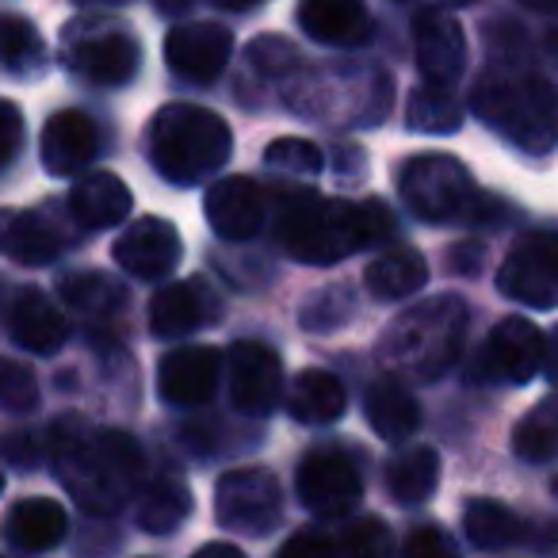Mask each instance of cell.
I'll use <instances>...</instances> for the list:
<instances>
[{
    "mask_svg": "<svg viewBox=\"0 0 558 558\" xmlns=\"http://www.w3.org/2000/svg\"><path fill=\"white\" fill-rule=\"evenodd\" d=\"M222 379V356L207 344H184L172 349L157 367V395L177 410H199L215 398Z\"/></svg>",
    "mask_w": 558,
    "mask_h": 558,
    "instance_id": "14",
    "label": "cell"
},
{
    "mask_svg": "<svg viewBox=\"0 0 558 558\" xmlns=\"http://www.w3.org/2000/svg\"><path fill=\"white\" fill-rule=\"evenodd\" d=\"M395 555V539L390 527L379 517L352 520L344 532V558H390Z\"/></svg>",
    "mask_w": 558,
    "mask_h": 558,
    "instance_id": "38",
    "label": "cell"
},
{
    "mask_svg": "<svg viewBox=\"0 0 558 558\" xmlns=\"http://www.w3.org/2000/svg\"><path fill=\"white\" fill-rule=\"evenodd\" d=\"M367 425L390 444H402L417 433L421 405L398 379H379L367 390Z\"/></svg>",
    "mask_w": 558,
    "mask_h": 558,
    "instance_id": "28",
    "label": "cell"
},
{
    "mask_svg": "<svg viewBox=\"0 0 558 558\" xmlns=\"http://www.w3.org/2000/svg\"><path fill=\"white\" fill-rule=\"evenodd\" d=\"M4 535L16 543L20 550H50L65 539V509L50 497H24L9 509L4 517Z\"/></svg>",
    "mask_w": 558,
    "mask_h": 558,
    "instance_id": "26",
    "label": "cell"
},
{
    "mask_svg": "<svg viewBox=\"0 0 558 558\" xmlns=\"http://www.w3.org/2000/svg\"><path fill=\"white\" fill-rule=\"evenodd\" d=\"M349 405L344 383L322 367H306L288 387V413L299 425H333Z\"/></svg>",
    "mask_w": 558,
    "mask_h": 558,
    "instance_id": "25",
    "label": "cell"
},
{
    "mask_svg": "<svg viewBox=\"0 0 558 558\" xmlns=\"http://www.w3.org/2000/svg\"><path fill=\"white\" fill-rule=\"evenodd\" d=\"M349 314H352V295L344 288H333V291L314 295L311 303L299 311V322H303L306 329H314V333H326V329H333V326H344Z\"/></svg>",
    "mask_w": 558,
    "mask_h": 558,
    "instance_id": "39",
    "label": "cell"
},
{
    "mask_svg": "<svg viewBox=\"0 0 558 558\" xmlns=\"http://www.w3.org/2000/svg\"><path fill=\"white\" fill-rule=\"evenodd\" d=\"M436 482H440V456H436L433 448H425V444L398 451L387 466V489H390V497L402 505L428 501Z\"/></svg>",
    "mask_w": 558,
    "mask_h": 558,
    "instance_id": "29",
    "label": "cell"
},
{
    "mask_svg": "<svg viewBox=\"0 0 558 558\" xmlns=\"http://www.w3.org/2000/svg\"><path fill=\"white\" fill-rule=\"evenodd\" d=\"M195 558H245L233 543H207V547L195 550Z\"/></svg>",
    "mask_w": 558,
    "mask_h": 558,
    "instance_id": "44",
    "label": "cell"
},
{
    "mask_svg": "<svg viewBox=\"0 0 558 558\" xmlns=\"http://www.w3.org/2000/svg\"><path fill=\"white\" fill-rule=\"evenodd\" d=\"M466 303L459 295H436L398 314L395 326L383 333L379 360L387 372L402 379L433 383L448 372L463 352Z\"/></svg>",
    "mask_w": 558,
    "mask_h": 558,
    "instance_id": "3",
    "label": "cell"
},
{
    "mask_svg": "<svg viewBox=\"0 0 558 558\" xmlns=\"http://www.w3.org/2000/svg\"><path fill=\"white\" fill-rule=\"evenodd\" d=\"M9 333L16 344L39 352V356H50L65 344L70 337V322L58 311L54 299H47L43 291H20L9 306Z\"/></svg>",
    "mask_w": 558,
    "mask_h": 558,
    "instance_id": "22",
    "label": "cell"
},
{
    "mask_svg": "<svg viewBox=\"0 0 558 558\" xmlns=\"http://www.w3.org/2000/svg\"><path fill=\"white\" fill-rule=\"evenodd\" d=\"M398 558H463V555H459L456 539H451L444 527L421 524V527H413V532L405 535L402 555H398Z\"/></svg>",
    "mask_w": 558,
    "mask_h": 558,
    "instance_id": "40",
    "label": "cell"
},
{
    "mask_svg": "<svg viewBox=\"0 0 558 558\" xmlns=\"http://www.w3.org/2000/svg\"><path fill=\"white\" fill-rule=\"evenodd\" d=\"M0 65L9 73H39L47 65V43L32 20L0 16Z\"/></svg>",
    "mask_w": 558,
    "mask_h": 558,
    "instance_id": "33",
    "label": "cell"
},
{
    "mask_svg": "<svg viewBox=\"0 0 558 558\" xmlns=\"http://www.w3.org/2000/svg\"><path fill=\"white\" fill-rule=\"evenodd\" d=\"M192 512V489L177 474V466H161L138 486V505H134V520L142 532L169 535L180 520Z\"/></svg>",
    "mask_w": 558,
    "mask_h": 558,
    "instance_id": "24",
    "label": "cell"
},
{
    "mask_svg": "<svg viewBox=\"0 0 558 558\" xmlns=\"http://www.w3.org/2000/svg\"><path fill=\"white\" fill-rule=\"evenodd\" d=\"M505 299L532 311L558 306V230H527L512 241L509 256L497 271Z\"/></svg>",
    "mask_w": 558,
    "mask_h": 558,
    "instance_id": "8",
    "label": "cell"
},
{
    "mask_svg": "<svg viewBox=\"0 0 558 558\" xmlns=\"http://www.w3.org/2000/svg\"><path fill=\"white\" fill-rule=\"evenodd\" d=\"M24 146V116L16 104L0 100V169L12 161Z\"/></svg>",
    "mask_w": 558,
    "mask_h": 558,
    "instance_id": "41",
    "label": "cell"
},
{
    "mask_svg": "<svg viewBox=\"0 0 558 558\" xmlns=\"http://www.w3.org/2000/svg\"><path fill=\"white\" fill-rule=\"evenodd\" d=\"M50 433L65 494L93 517L119 512L146 482V456L134 436L119 428H88L81 417L58 421Z\"/></svg>",
    "mask_w": 558,
    "mask_h": 558,
    "instance_id": "1",
    "label": "cell"
},
{
    "mask_svg": "<svg viewBox=\"0 0 558 558\" xmlns=\"http://www.w3.org/2000/svg\"><path fill=\"white\" fill-rule=\"evenodd\" d=\"M226 379H230V402L233 410L248 417H264L283 398V364L276 349L260 341H238L226 360Z\"/></svg>",
    "mask_w": 558,
    "mask_h": 558,
    "instance_id": "11",
    "label": "cell"
},
{
    "mask_svg": "<svg viewBox=\"0 0 558 558\" xmlns=\"http://www.w3.org/2000/svg\"><path fill=\"white\" fill-rule=\"evenodd\" d=\"M482 256H486V248H482L478 241H459V245H451V253H448V268L459 271V276H478Z\"/></svg>",
    "mask_w": 558,
    "mask_h": 558,
    "instance_id": "43",
    "label": "cell"
},
{
    "mask_svg": "<svg viewBox=\"0 0 558 558\" xmlns=\"http://www.w3.org/2000/svg\"><path fill=\"white\" fill-rule=\"evenodd\" d=\"M0 558H4V555H0Z\"/></svg>",
    "mask_w": 558,
    "mask_h": 558,
    "instance_id": "51",
    "label": "cell"
},
{
    "mask_svg": "<svg viewBox=\"0 0 558 558\" xmlns=\"http://www.w3.org/2000/svg\"><path fill=\"white\" fill-rule=\"evenodd\" d=\"M245 58L260 77H291L299 70V50L283 35H260V39H253Z\"/></svg>",
    "mask_w": 558,
    "mask_h": 558,
    "instance_id": "37",
    "label": "cell"
},
{
    "mask_svg": "<svg viewBox=\"0 0 558 558\" xmlns=\"http://www.w3.org/2000/svg\"><path fill=\"white\" fill-rule=\"evenodd\" d=\"M474 116L524 154L558 146V93L535 73H486L471 93Z\"/></svg>",
    "mask_w": 558,
    "mask_h": 558,
    "instance_id": "5",
    "label": "cell"
},
{
    "mask_svg": "<svg viewBox=\"0 0 558 558\" xmlns=\"http://www.w3.org/2000/svg\"><path fill=\"white\" fill-rule=\"evenodd\" d=\"M203 215H207L210 230L222 241H248V238H256L264 226V195H260V187H256V180L222 177L207 187Z\"/></svg>",
    "mask_w": 558,
    "mask_h": 558,
    "instance_id": "18",
    "label": "cell"
},
{
    "mask_svg": "<svg viewBox=\"0 0 558 558\" xmlns=\"http://www.w3.org/2000/svg\"><path fill=\"white\" fill-rule=\"evenodd\" d=\"M413 50H417V70L433 85H456L466 65V39L459 20L440 9H425L413 20Z\"/></svg>",
    "mask_w": 558,
    "mask_h": 558,
    "instance_id": "17",
    "label": "cell"
},
{
    "mask_svg": "<svg viewBox=\"0 0 558 558\" xmlns=\"http://www.w3.org/2000/svg\"><path fill=\"white\" fill-rule=\"evenodd\" d=\"M116 264L134 279H165L180 264V233L165 218H138L116 241Z\"/></svg>",
    "mask_w": 558,
    "mask_h": 558,
    "instance_id": "16",
    "label": "cell"
},
{
    "mask_svg": "<svg viewBox=\"0 0 558 558\" xmlns=\"http://www.w3.org/2000/svg\"><path fill=\"white\" fill-rule=\"evenodd\" d=\"M0 489H4V471H0Z\"/></svg>",
    "mask_w": 558,
    "mask_h": 558,
    "instance_id": "50",
    "label": "cell"
},
{
    "mask_svg": "<svg viewBox=\"0 0 558 558\" xmlns=\"http://www.w3.org/2000/svg\"><path fill=\"white\" fill-rule=\"evenodd\" d=\"M62 54L77 77L100 88L131 85L142 65V47L116 20H73L62 35Z\"/></svg>",
    "mask_w": 558,
    "mask_h": 558,
    "instance_id": "6",
    "label": "cell"
},
{
    "mask_svg": "<svg viewBox=\"0 0 558 558\" xmlns=\"http://www.w3.org/2000/svg\"><path fill=\"white\" fill-rule=\"evenodd\" d=\"M215 4H222V9H230V12H245V9H256L260 0H215Z\"/></svg>",
    "mask_w": 558,
    "mask_h": 558,
    "instance_id": "46",
    "label": "cell"
},
{
    "mask_svg": "<svg viewBox=\"0 0 558 558\" xmlns=\"http://www.w3.org/2000/svg\"><path fill=\"white\" fill-rule=\"evenodd\" d=\"M192 0H157V9L161 12H180V9H187Z\"/></svg>",
    "mask_w": 558,
    "mask_h": 558,
    "instance_id": "47",
    "label": "cell"
},
{
    "mask_svg": "<svg viewBox=\"0 0 558 558\" xmlns=\"http://www.w3.org/2000/svg\"><path fill=\"white\" fill-rule=\"evenodd\" d=\"M398 192L405 207L425 222H451L478 210V192L463 161L448 154H421L410 157L398 172Z\"/></svg>",
    "mask_w": 558,
    "mask_h": 558,
    "instance_id": "7",
    "label": "cell"
},
{
    "mask_svg": "<svg viewBox=\"0 0 558 558\" xmlns=\"http://www.w3.org/2000/svg\"><path fill=\"white\" fill-rule=\"evenodd\" d=\"M233 54V35L222 24H177L165 35V62L192 85H210Z\"/></svg>",
    "mask_w": 558,
    "mask_h": 558,
    "instance_id": "13",
    "label": "cell"
},
{
    "mask_svg": "<svg viewBox=\"0 0 558 558\" xmlns=\"http://www.w3.org/2000/svg\"><path fill=\"white\" fill-rule=\"evenodd\" d=\"M512 451L527 463H547L558 456V421L550 417V410H535L512 433Z\"/></svg>",
    "mask_w": 558,
    "mask_h": 558,
    "instance_id": "34",
    "label": "cell"
},
{
    "mask_svg": "<svg viewBox=\"0 0 558 558\" xmlns=\"http://www.w3.org/2000/svg\"><path fill=\"white\" fill-rule=\"evenodd\" d=\"M295 486L306 509L322 520L349 517L364 497V478H360L356 459L341 448H314L299 463Z\"/></svg>",
    "mask_w": 558,
    "mask_h": 558,
    "instance_id": "10",
    "label": "cell"
},
{
    "mask_svg": "<svg viewBox=\"0 0 558 558\" xmlns=\"http://www.w3.org/2000/svg\"><path fill=\"white\" fill-rule=\"evenodd\" d=\"M405 123L421 134H451L463 126V104L456 100L451 85L425 81L421 88H413L410 104H405Z\"/></svg>",
    "mask_w": 558,
    "mask_h": 558,
    "instance_id": "31",
    "label": "cell"
},
{
    "mask_svg": "<svg viewBox=\"0 0 558 558\" xmlns=\"http://www.w3.org/2000/svg\"><path fill=\"white\" fill-rule=\"evenodd\" d=\"M520 4L539 12V16H558V0H520Z\"/></svg>",
    "mask_w": 558,
    "mask_h": 558,
    "instance_id": "45",
    "label": "cell"
},
{
    "mask_svg": "<svg viewBox=\"0 0 558 558\" xmlns=\"http://www.w3.org/2000/svg\"><path fill=\"white\" fill-rule=\"evenodd\" d=\"M448 4H456V9H463V4H474V0H448Z\"/></svg>",
    "mask_w": 558,
    "mask_h": 558,
    "instance_id": "49",
    "label": "cell"
},
{
    "mask_svg": "<svg viewBox=\"0 0 558 558\" xmlns=\"http://www.w3.org/2000/svg\"><path fill=\"white\" fill-rule=\"evenodd\" d=\"M276 558H337V547H333V539L322 532H295L279 547Z\"/></svg>",
    "mask_w": 558,
    "mask_h": 558,
    "instance_id": "42",
    "label": "cell"
},
{
    "mask_svg": "<svg viewBox=\"0 0 558 558\" xmlns=\"http://www.w3.org/2000/svg\"><path fill=\"white\" fill-rule=\"evenodd\" d=\"M218 303L203 291V283L187 279V283H165L149 303V329L161 341H180V337L195 333L207 322H215Z\"/></svg>",
    "mask_w": 558,
    "mask_h": 558,
    "instance_id": "20",
    "label": "cell"
},
{
    "mask_svg": "<svg viewBox=\"0 0 558 558\" xmlns=\"http://www.w3.org/2000/svg\"><path fill=\"white\" fill-rule=\"evenodd\" d=\"M100 154V131L96 123L77 108H65L50 116L43 131V165L50 177H77Z\"/></svg>",
    "mask_w": 558,
    "mask_h": 558,
    "instance_id": "19",
    "label": "cell"
},
{
    "mask_svg": "<svg viewBox=\"0 0 558 558\" xmlns=\"http://www.w3.org/2000/svg\"><path fill=\"white\" fill-rule=\"evenodd\" d=\"M425 279H428V264L413 245L387 248V253L375 256L364 271L367 291H372L375 299H383V303H395V299L413 295V291L425 288Z\"/></svg>",
    "mask_w": 558,
    "mask_h": 558,
    "instance_id": "27",
    "label": "cell"
},
{
    "mask_svg": "<svg viewBox=\"0 0 558 558\" xmlns=\"http://www.w3.org/2000/svg\"><path fill=\"white\" fill-rule=\"evenodd\" d=\"M70 215L81 230H108L131 215V187L116 172H85L70 192Z\"/></svg>",
    "mask_w": 558,
    "mask_h": 558,
    "instance_id": "23",
    "label": "cell"
},
{
    "mask_svg": "<svg viewBox=\"0 0 558 558\" xmlns=\"http://www.w3.org/2000/svg\"><path fill=\"white\" fill-rule=\"evenodd\" d=\"M233 134L199 104H165L149 119V161L169 184H203L230 161Z\"/></svg>",
    "mask_w": 558,
    "mask_h": 558,
    "instance_id": "4",
    "label": "cell"
},
{
    "mask_svg": "<svg viewBox=\"0 0 558 558\" xmlns=\"http://www.w3.org/2000/svg\"><path fill=\"white\" fill-rule=\"evenodd\" d=\"M299 27L322 47H360L372 35V12L364 0H303Z\"/></svg>",
    "mask_w": 558,
    "mask_h": 558,
    "instance_id": "21",
    "label": "cell"
},
{
    "mask_svg": "<svg viewBox=\"0 0 558 558\" xmlns=\"http://www.w3.org/2000/svg\"><path fill=\"white\" fill-rule=\"evenodd\" d=\"M62 299L81 318L108 322L126 306V288L119 279L104 276V271H73V276L62 279Z\"/></svg>",
    "mask_w": 558,
    "mask_h": 558,
    "instance_id": "30",
    "label": "cell"
},
{
    "mask_svg": "<svg viewBox=\"0 0 558 558\" xmlns=\"http://www.w3.org/2000/svg\"><path fill=\"white\" fill-rule=\"evenodd\" d=\"M463 532L478 550H505L524 539V520L497 501H471L463 512Z\"/></svg>",
    "mask_w": 558,
    "mask_h": 558,
    "instance_id": "32",
    "label": "cell"
},
{
    "mask_svg": "<svg viewBox=\"0 0 558 558\" xmlns=\"http://www.w3.org/2000/svg\"><path fill=\"white\" fill-rule=\"evenodd\" d=\"M35 405H39V383H35L32 367L0 356V410L32 413Z\"/></svg>",
    "mask_w": 558,
    "mask_h": 558,
    "instance_id": "36",
    "label": "cell"
},
{
    "mask_svg": "<svg viewBox=\"0 0 558 558\" xmlns=\"http://www.w3.org/2000/svg\"><path fill=\"white\" fill-rule=\"evenodd\" d=\"M73 226L58 207L0 210V253L20 264H50L73 245Z\"/></svg>",
    "mask_w": 558,
    "mask_h": 558,
    "instance_id": "12",
    "label": "cell"
},
{
    "mask_svg": "<svg viewBox=\"0 0 558 558\" xmlns=\"http://www.w3.org/2000/svg\"><path fill=\"white\" fill-rule=\"evenodd\" d=\"M279 512H283L279 482L260 466H241V471H226L218 478L215 517L226 532L264 535L279 524Z\"/></svg>",
    "mask_w": 558,
    "mask_h": 558,
    "instance_id": "9",
    "label": "cell"
},
{
    "mask_svg": "<svg viewBox=\"0 0 558 558\" xmlns=\"http://www.w3.org/2000/svg\"><path fill=\"white\" fill-rule=\"evenodd\" d=\"M77 4H123V0H77Z\"/></svg>",
    "mask_w": 558,
    "mask_h": 558,
    "instance_id": "48",
    "label": "cell"
},
{
    "mask_svg": "<svg viewBox=\"0 0 558 558\" xmlns=\"http://www.w3.org/2000/svg\"><path fill=\"white\" fill-rule=\"evenodd\" d=\"M264 161L276 172H288V177H318L322 172V149L306 138H276L264 149Z\"/></svg>",
    "mask_w": 558,
    "mask_h": 558,
    "instance_id": "35",
    "label": "cell"
},
{
    "mask_svg": "<svg viewBox=\"0 0 558 558\" xmlns=\"http://www.w3.org/2000/svg\"><path fill=\"white\" fill-rule=\"evenodd\" d=\"M543 360H547V341L527 318H501L486 337V352H482V367L494 379L524 387L539 375Z\"/></svg>",
    "mask_w": 558,
    "mask_h": 558,
    "instance_id": "15",
    "label": "cell"
},
{
    "mask_svg": "<svg viewBox=\"0 0 558 558\" xmlns=\"http://www.w3.org/2000/svg\"><path fill=\"white\" fill-rule=\"evenodd\" d=\"M390 233H395V215L379 199L349 203L295 192L283 199L276 218L279 245L306 264H337L360 248L379 245Z\"/></svg>",
    "mask_w": 558,
    "mask_h": 558,
    "instance_id": "2",
    "label": "cell"
}]
</instances>
